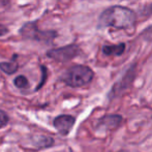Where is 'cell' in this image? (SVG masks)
Wrapping results in <instances>:
<instances>
[{"instance_id":"obj_1","label":"cell","mask_w":152,"mask_h":152,"mask_svg":"<svg viewBox=\"0 0 152 152\" xmlns=\"http://www.w3.org/2000/svg\"><path fill=\"white\" fill-rule=\"evenodd\" d=\"M136 14L125 6L114 5L104 10L98 19V27H112L119 30L129 29L136 23Z\"/></svg>"},{"instance_id":"obj_2","label":"cell","mask_w":152,"mask_h":152,"mask_svg":"<svg viewBox=\"0 0 152 152\" xmlns=\"http://www.w3.org/2000/svg\"><path fill=\"white\" fill-rule=\"evenodd\" d=\"M94 72L89 66L74 65L66 69L61 76V81L67 86L79 88L88 85L93 80Z\"/></svg>"},{"instance_id":"obj_3","label":"cell","mask_w":152,"mask_h":152,"mask_svg":"<svg viewBox=\"0 0 152 152\" xmlns=\"http://www.w3.org/2000/svg\"><path fill=\"white\" fill-rule=\"evenodd\" d=\"M20 33L26 39L36 40V42H44L46 44L53 42L54 38H56L57 32L56 31H42L39 30L36 26L35 22H28L23 25L20 29Z\"/></svg>"},{"instance_id":"obj_4","label":"cell","mask_w":152,"mask_h":152,"mask_svg":"<svg viewBox=\"0 0 152 152\" xmlns=\"http://www.w3.org/2000/svg\"><path fill=\"white\" fill-rule=\"evenodd\" d=\"M81 53V49L78 45L72 44L61 48L52 49L47 52V56L59 62H67L74 59Z\"/></svg>"},{"instance_id":"obj_5","label":"cell","mask_w":152,"mask_h":152,"mask_svg":"<svg viewBox=\"0 0 152 152\" xmlns=\"http://www.w3.org/2000/svg\"><path fill=\"white\" fill-rule=\"evenodd\" d=\"M134 78H136V64H132L126 70V72L123 75V77L113 86L112 90H111V95L116 96L118 94L122 93L123 91H125L132 85V83L134 82Z\"/></svg>"},{"instance_id":"obj_6","label":"cell","mask_w":152,"mask_h":152,"mask_svg":"<svg viewBox=\"0 0 152 152\" xmlns=\"http://www.w3.org/2000/svg\"><path fill=\"white\" fill-rule=\"evenodd\" d=\"M76 118L72 115H59L53 121V125L61 136H67L74 127Z\"/></svg>"},{"instance_id":"obj_7","label":"cell","mask_w":152,"mask_h":152,"mask_svg":"<svg viewBox=\"0 0 152 152\" xmlns=\"http://www.w3.org/2000/svg\"><path fill=\"white\" fill-rule=\"evenodd\" d=\"M122 117L120 115H107V116L102 117V119H99L97 126L106 130H113L116 129L120 125Z\"/></svg>"},{"instance_id":"obj_8","label":"cell","mask_w":152,"mask_h":152,"mask_svg":"<svg viewBox=\"0 0 152 152\" xmlns=\"http://www.w3.org/2000/svg\"><path fill=\"white\" fill-rule=\"evenodd\" d=\"M126 45L124 42H120L117 45H104L102 51L107 56H121L124 53Z\"/></svg>"},{"instance_id":"obj_9","label":"cell","mask_w":152,"mask_h":152,"mask_svg":"<svg viewBox=\"0 0 152 152\" xmlns=\"http://www.w3.org/2000/svg\"><path fill=\"white\" fill-rule=\"evenodd\" d=\"M34 146H36L37 149H46L49 147H52L55 144V141L52 137H47V136H39L35 137L32 139Z\"/></svg>"},{"instance_id":"obj_10","label":"cell","mask_w":152,"mask_h":152,"mask_svg":"<svg viewBox=\"0 0 152 152\" xmlns=\"http://www.w3.org/2000/svg\"><path fill=\"white\" fill-rule=\"evenodd\" d=\"M17 62H0V69L6 75H14L18 70Z\"/></svg>"},{"instance_id":"obj_11","label":"cell","mask_w":152,"mask_h":152,"mask_svg":"<svg viewBox=\"0 0 152 152\" xmlns=\"http://www.w3.org/2000/svg\"><path fill=\"white\" fill-rule=\"evenodd\" d=\"M14 84L19 89H26L29 87V81L25 76H18L15 78Z\"/></svg>"},{"instance_id":"obj_12","label":"cell","mask_w":152,"mask_h":152,"mask_svg":"<svg viewBox=\"0 0 152 152\" xmlns=\"http://www.w3.org/2000/svg\"><path fill=\"white\" fill-rule=\"evenodd\" d=\"M40 69H42V79H40V82L38 83V85L36 86V88L34 89V91H38L46 83L47 79H48V69H47L46 66L42 65L40 66Z\"/></svg>"},{"instance_id":"obj_13","label":"cell","mask_w":152,"mask_h":152,"mask_svg":"<svg viewBox=\"0 0 152 152\" xmlns=\"http://www.w3.org/2000/svg\"><path fill=\"white\" fill-rule=\"evenodd\" d=\"M140 36L144 40H146V42H152V25L149 27H147V28H145L144 30L141 32Z\"/></svg>"},{"instance_id":"obj_14","label":"cell","mask_w":152,"mask_h":152,"mask_svg":"<svg viewBox=\"0 0 152 152\" xmlns=\"http://www.w3.org/2000/svg\"><path fill=\"white\" fill-rule=\"evenodd\" d=\"M10 122V116L3 110H0V127L6 126Z\"/></svg>"},{"instance_id":"obj_15","label":"cell","mask_w":152,"mask_h":152,"mask_svg":"<svg viewBox=\"0 0 152 152\" xmlns=\"http://www.w3.org/2000/svg\"><path fill=\"white\" fill-rule=\"evenodd\" d=\"M7 33H8V29L6 28L5 26H3V25L0 24V36H3Z\"/></svg>"},{"instance_id":"obj_16","label":"cell","mask_w":152,"mask_h":152,"mask_svg":"<svg viewBox=\"0 0 152 152\" xmlns=\"http://www.w3.org/2000/svg\"><path fill=\"white\" fill-rule=\"evenodd\" d=\"M118 152H128V151H126V150H120V151H118Z\"/></svg>"},{"instance_id":"obj_17","label":"cell","mask_w":152,"mask_h":152,"mask_svg":"<svg viewBox=\"0 0 152 152\" xmlns=\"http://www.w3.org/2000/svg\"><path fill=\"white\" fill-rule=\"evenodd\" d=\"M0 128H1V127H0Z\"/></svg>"}]
</instances>
